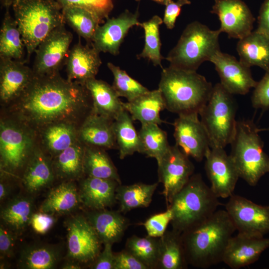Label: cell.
Masks as SVG:
<instances>
[{"mask_svg":"<svg viewBox=\"0 0 269 269\" xmlns=\"http://www.w3.org/2000/svg\"><path fill=\"white\" fill-rule=\"evenodd\" d=\"M38 132L57 123L80 127L93 113L92 100L85 85L62 78L59 73L35 76L20 98L2 108Z\"/></svg>","mask_w":269,"mask_h":269,"instance_id":"obj_1","label":"cell"},{"mask_svg":"<svg viewBox=\"0 0 269 269\" xmlns=\"http://www.w3.org/2000/svg\"><path fill=\"white\" fill-rule=\"evenodd\" d=\"M236 231L225 209H218L204 221L183 232L188 265L208 269L222 262L228 242Z\"/></svg>","mask_w":269,"mask_h":269,"instance_id":"obj_2","label":"cell"},{"mask_svg":"<svg viewBox=\"0 0 269 269\" xmlns=\"http://www.w3.org/2000/svg\"><path fill=\"white\" fill-rule=\"evenodd\" d=\"M213 86L196 71L169 65L162 70L158 89L165 108L178 115L198 113L206 104Z\"/></svg>","mask_w":269,"mask_h":269,"instance_id":"obj_3","label":"cell"},{"mask_svg":"<svg viewBox=\"0 0 269 269\" xmlns=\"http://www.w3.org/2000/svg\"><path fill=\"white\" fill-rule=\"evenodd\" d=\"M11 6L27 59L44 39L65 23L62 8L55 0H16Z\"/></svg>","mask_w":269,"mask_h":269,"instance_id":"obj_4","label":"cell"},{"mask_svg":"<svg viewBox=\"0 0 269 269\" xmlns=\"http://www.w3.org/2000/svg\"><path fill=\"white\" fill-rule=\"evenodd\" d=\"M0 119V175L20 178L38 144L37 132L14 117L1 112Z\"/></svg>","mask_w":269,"mask_h":269,"instance_id":"obj_5","label":"cell"},{"mask_svg":"<svg viewBox=\"0 0 269 269\" xmlns=\"http://www.w3.org/2000/svg\"><path fill=\"white\" fill-rule=\"evenodd\" d=\"M220 205L201 175L193 174L167 207L172 213V229L182 234L210 217Z\"/></svg>","mask_w":269,"mask_h":269,"instance_id":"obj_6","label":"cell"},{"mask_svg":"<svg viewBox=\"0 0 269 269\" xmlns=\"http://www.w3.org/2000/svg\"><path fill=\"white\" fill-rule=\"evenodd\" d=\"M260 131L252 120L237 121L230 143V155L239 177L252 186H256L262 177L269 172V156L264 151Z\"/></svg>","mask_w":269,"mask_h":269,"instance_id":"obj_7","label":"cell"},{"mask_svg":"<svg viewBox=\"0 0 269 269\" xmlns=\"http://www.w3.org/2000/svg\"><path fill=\"white\" fill-rule=\"evenodd\" d=\"M219 29L212 30L199 21L188 24L177 43L165 59L170 66L188 71H196L206 61L220 50Z\"/></svg>","mask_w":269,"mask_h":269,"instance_id":"obj_8","label":"cell"},{"mask_svg":"<svg viewBox=\"0 0 269 269\" xmlns=\"http://www.w3.org/2000/svg\"><path fill=\"white\" fill-rule=\"evenodd\" d=\"M236 104L233 95L217 83L206 104L200 110V120L208 135L210 147L225 148L235 134Z\"/></svg>","mask_w":269,"mask_h":269,"instance_id":"obj_9","label":"cell"},{"mask_svg":"<svg viewBox=\"0 0 269 269\" xmlns=\"http://www.w3.org/2000/svg\"><path fill=\"white\" fill-rule=\"evenodd\" d=\"M225 205V210L239 234L264 237L269 232V204L261 205L233 194Z\"/></svg>","mask_w":269,"mask_h":269,"instance_id":"obj_10","label":"cell"},{"mask_svg":"<svg viewBox=\"0 0 269 269\" xmlns=\"http://www.w3.org/2000/svg\"><path fill=\"white\" fill-rule=\"evenodd\" d=\"M67 257L81 264L91 265L101 252V242L85 216H71L66 222Z\"/></svg>","mask_w":269,"mask_h":269,"instance_id":"obj_11","label":"cell"},{"mask_svg":"<svg viewBox=\"0 0 269 269\" xmlns=\"http://www.w3.org/2000/svg\"><path fill=\"white\" fill-rule=\"evenodd\" d=\"M157 165L159 182L163 184L162 194L168 207L193 175L195 167L176 144L170 146Z\"/></svg>","mask_w":269,"mask_h":269,"instance_id":"obj_12","label":"cell"},{"mask_svg":"<svg viewBox=\"0 0 269 269\" xmlns=\"http://www.w3.org/2000/svg\"><path fill=\"white\" fill-rule=\"evenodd\" d=\"M73 39L72 33L62 25L52 31L37 47L33 67L34 75L59 73L65 64Z\"/></svg>","mask_w":269,"mask_h":269,"instance_id":"obj_13","label":"cell"},{"mask_svg":"<svg viewBox=\"0 0 269 269\" xmlns=\"http://www.w3.org/2000/svg\"><path fill=\"white\" fill-rule=\"evenodd\" d=\"M199 114L178 115L173 123L176 144L187 156L201 161L210 148V141Z\"/></svg>","mask_w":269,"mask_h":269,"instance_id":"obj_14","label":"cell"},{"mask_svg":"<svg viewBox=\"0 0 269 269\" xmlns=\"http://www.w3.org/2000/svg\"><path fill=\"white\" fill-rule=\"evenodd\" d=\"M205 169L210 188L217 197L229 198L234 194L239 177L230 154L224 148L211 147L205 156Z\"/></svg>","mask_w":269,"mask_h":269,"instance_id":"obj_15","label":"cell"},{"mask_svg":"<svg viewBox=\"0 0 269 269\" xmlns=\"http://www.w3.org/2000/svg\"><path fill=\"white\" fill-rule=\"evenodd\" d=\"M211 12L221 23L219 29L229 38L240 39L250 34L255 21L248 5L241 0H214Z\"/></svg>","mask_w":269,"mask_h":269,"instance_id":"obj_16","label":"cell"},{"mask_svg":"<svg viewBox=\"0 0 269 269\" xmlns=\"http://www.w3.org/2000/svg\"><path fill=\"white\" fill-rule=\"evenodd\" d=\"M34 77L24 61L0 58V102L6 108L23 94Z\"/></svg>","mask_w":269,"mask_h":269,"instance_id":"obj_17","label":"cell"},{"mask_svg":"<svg viewBox=\"0 0 269 269\" xmlns=\"http://www.w3.org/2000/svg\"><path fill=\"white\" fill-rule=\"evenodd\" d=\"M210 62L215 66L221 84L232 95H245L257 84L252 76L250 67L233 55L219 50Z\"/></svg>","mask_w":269,"mask_h":269,"instance_id":"obj_18","label":"cell"},{"mask_svg":"<svg viewBox=\"0 0 269 269\" xmlns=\"http://www.w3.org/2000/svg\"><path fill=\"white\" fill-rule=\"evenodd\" d=\"M138 12L125 10L117 17L108 18L99 25L91 45L99 52H108L113 55L119 54L120 47L129 29L134 25L140 26Z\"/></svg>","mask_w":269,"mask_h":269,"instance_id":"obj_19","label":"cell"},{"mask_svg":"<svg viewBox=\"0 0 269 269\" xmlns=\"http://www.w3.org/2000/svg\"><path fill=\"white\" fill-rule=\"evenodd\" d=\"M269 248V238L238 233L229 240L222 262L232 269H239L256 262Z\"/></svg>","mask_w":269,"mask_h":269,"instance_id":"obj_20","label":"cell"},{"mask_svg":"<svg viewBox=\"0 0 269 269\" xmlns=\"http://www.w3.org/2000/svg\"><path fill=\"white\" fill-rule=\"evenodd\" d=\"M100 53L92 45H83L79 40L69 50L65 61L67 79L85 85L95 78L102 64Z\"/></svg>","mask_w":269,"mask_h":269,"instance_id":"obj_21","label":"cell"},{"mask_svg":"<svg viewBox=\"0 0 269 269\" xmlns=\"http://www.w3.org/2000/svg\"><path fill=\"white\" fill-rule=\"evenodd\" d=\"M55 178L52 157L38 143L21 175L23 187L28 194H36L50 186Z\"/></svg>","mask_w":269,"mask_h":269,"instance_id":"obj_22","label":"cell"},{"mask_svg":"<svg viewBox=\"0 0 269 269\" xmlns=\"http://www.w3.org/2000/svg\"><path fill=\"white\" fill-rule=\"evenodd\" d=\"M116 180L85 176L80 179L79 193L81 204L90 210L106 209L117 201Z\"/></svg>","mask_w":269,"mask_h":269,"instance_id":"obj_23","label":"cell"},{"mask_svg":"<svg viewBox=\"0 0 269 269\" xmlns=\"http://www.w3.org/2000/svg\"><path fill=\"white\" fill-rule=\"evenodd\" d=\"M113 122L92 113L79 127L78 140L85 146L98 147L106 150L117 149Z\"/></svg>","mask_w":269,"mask_h":269,"instance_id":"obj_24","label":"cell"},{"mask_svg":"<svg viewBox=\"0 0 269 269\" xmlns=\"http://www.w3.org/2000/svg\"><path fill=\"white\" fill-rule=\"evenodd\" d=\"M120 211L106 209L91 210L85 216L103 244L119 242L130 225L129 220Z\"/></svg>","mask_w":269,"mask_h":269,"instance_id":"obj_25","label":"cell"},{"mask_svg":"<svg viewBox=\"0 0 269 269\" xmlns=\"http://www.w3.org/2000/svg\"><path fill=\"white\" fill-rule=\"evenodd\" d=\"M79 126L68 123H57L39 131L38 143L52 158L78 140Z\"/></svg>","mask_w":269,"mask_h":269,"instance_id":"obj_26","label":"cell"},{"mask_svg":"<svg viewBox=\"0 0 269 269\" xmlns=\"http://www.w3.org/2000/svg\"><path fill=\"white\" fill-rule=\"evenodd\" d=\"M85 85L91 96L93 113L114 121L124 109L123 102L112 86L106 82L94 78Z\"/></svg>","mask_w":269,"mask_h":269,"instance_id":"obj_27","label":"cell"},{"mask_svg":"<svg viewBox=\"0 0 269 269\" xmlns=\"http://www.w3.org/2000/svg\"><path fill=\"white\" fill-rule=\"evenodd\" d=\"M81 204L75 181H63L49 191L39 211L54 215L66 214L77 209Z\"/></svg>","mask_w":269,"mask_h":269,"instance_id":"obj_28","label":"cell"},{"mask_svg":"<svg viewBox=\"0 0 269 269\" xmlns=\"http://www.w3.org/2000/svg\"><path fill=\"white\" fill-rule=\"evenodd\" d=\"M237 51L240 61L250 67L269 70V37L256 30L239 39Z\"/></svg>","mask_w":269,"mask_h":269,"instance_id":"obj_29","label":"cell"},{"mask_svg":"<svg viewBox=\"0 0 269 269\" xmlns=\"http://www.w3.org/2000/svg\"><path fill=\"white\" fill-rule=\"evenodd\" d=\"M123 105L133 121L141 124L154 123L161 125L163 121L160 113L165 109L163 97L159 90L149 91L131 101L123 102Z\"/></svg>","mask_w":269,"mask_h":269,"instance_id":"obj_30","label":"cell"},{"mask_svg":"<svg viewBox=\"0 0 269 269\" xmlns=\"http://www.w3.org/2000/svg\"><path fill=\"white\" fill-rule=\"evenodd\" d=\"M84 145L78 140L52 157L56 178L63 181H75L84 177Z\"/></svg>","mask_w":269,"mask_h":269,"instance_id":"obj_31","label":"cell"},{"mask_svg":"<svg viewBox=\"0 0 269 269\" xmlns=\"http://www.w3.org/2000/svg\"><path fill=\"white\" fill-rule=\"evenodd\" d=\"M18 195L12 198L0 210L2 224L16 234L21 233L29 225L34 213L31 196Z\"/></svg>","mask_w":269,"mask_h":269,"instance_id":"obj_32","label":"cell"},{"mask_svg":"<svg viewBox=\"0 0 269 269\" xmlns=\"http://www.w3.org/2000/svg\"><path fill=\"white\" fill-rule=\"evenodd\" d=\"M62 258L61 248L56 245L35 244L21 251L18 266L24 269H54Z\"/></svg>","mask_w":269,"mask_h":269,"instance_id":"obj_33","label":"cell"},{"mask_svg":"<svg viewBox=\"0 0 269 269\" xmlns=\"http://www.w3.org/2000/svg\"><path fill=\"white\" fill-rule=\"evenodd\" d=\"M160 254L157 269H184L187 263L181 234L174 230L166 231L159 238Z\"/></svg>","mask_w":269,"mask_h":269,"instance_id":"obj_34","label":"cell"},{"mask_svg":"<svg viewBox=\"0 0 269 269\" xmlns=\"http://www.w3.org/2000/svg\"><path fill=\"white\" fill-rule=\"evenodd\" d=\"M158 185V182L151 184L143 183L129 185L119 184L116 190L119 211L125 213L134 209L148 207Z\"/></svg>","mask_w":269,"mask_h":269,"instance_id":"obj_35","label":"cell"},{"mask_svg":"<svg viewBox=\"0 0 269 269\" xmlns=\"http://www.w3.org/2000/svg\"><path fill=\"white\" fill-rule=\"evenodd\" d=\"M6 8L0 31V58L23 61L25 44L16 23Z\"/></svg>","mask_w":269,"mask_h":269,"instance_id":"obj_36","label":"cell"},{"mask_svg":"<svg viewBox=\"0 0 269 269\" xmlns=\"http://www.w3.org/2000/svg\"><path fill=\"white\" fill-rule=\"evenodd\" d=\"M130 113L124 109L113 122V129L120 159L139 152L138 133Z\"/></svg>","mask_w":269,"mask_h":269,"instance_id":"obj_37","label":"cell"},{"mask_svg":"<svg viewBox=\"0 0 269 269\" xmlns=\"http://www.w3.org/2000/svg\"><path fill=\"white\" fill-rule=\"evenodd\" d=\"M84 170L85 176L114 180L122 184L118 170L105 149L85 146Z\"/></svg>","mask_w":269,"mask_h":269,"instance_id":"obj_38","label":"cell"},{"mask_svg":"<svg viewBox=\"0 0 269 269\" xmlns=\"http://www.w3.org/2000/svg\"><path fill=\"white\" fill-rule=\"evenodd\" d=\"M138 133L139 152L158 162L170 147L166 132L154 123L141 124Z\"/></svg>","mask_w":269,"mask_h":269,"instance_id":"obj_39","label":"cell"},{"mask_svg":"<svg viewBox=\"0 0 269 269\" xmlns=\"http://www.w3.org/2000/svg\"><path fill=\"white\" fill-rule=\"evenodd\" d=\"M64 22L80 37L92 44L95 32L102 21L89 10L77 6L62 7Z\"/></svg>","mask_w":269,"mask_h":269,"instance_id":"obj_40","label":"cell"},{"mask_svg":"<svg viewBox=\"0 0 269 269\" xmlns=\"http://www.w3.org/2000/svg\"><path fill=\"white\" fill-rule=\"evenodd\" d=\"M125 249L145 265L148 269H157L160 254L159 238L133 235L128 238Z\"/></svg>","mask_w":269,"mask_h":269,"instance_id":"obj_41","label":"cell"},{"mask_svg":"<svg viewBox=\"0 0 269 269\" xmlns=\"http://www.w3.org/2000/svg\"><path fill=\"white\" fill-rule=\"evenodd\" d=\"M162 23L163 20L158 15H154L148 21L140 23L139 26L143 28L144 32V45L142 52L137 56L138 58L147 59L154 66L160 67L163 57L160 53L159 28Z\"/></svg>","mask_w":269,"mask_h":269,"instance_id":"obj_42","label":"cell"},{"mask_svg":"<svg viewBox=\"0 0 269 269\" xmlns=\"http://www.w3.org/2000/svg\"><path fill=\"white\" fill-rule=\"evenodd\" d=\"M107 66L114 77L112 87L119 97L131 101L149 91L119 66L111 62L108 63Z\"/></svg>","mask_w":269,"mask_h":269,"instance_id":"obj_43","label":"cell"},{"mask_svg":"<svg viewBox=\"0 0 269 269\" xmlns=\"http://www.w3.org/2000/svg\"><path fill=\"white\" fill-rule=\"evenodd\" d=\"M62 7L77 6L85 8L95 15L101 21L109 18L114 7L112 0H55Z\"/></svg>","mask_w":269,"mask_h":269,"instance_id":"obj_44","label":"cell"},{"mask_svg":"<svg viewBox=\"0 0 269 269\" xmlns=\"http://www.w3.org/2000/svg\"><path fill=\"white\" fill-rule=\"evenodd\" d=\"M172 218V213L169 208L165 211L152 215L142 225L147 235L155 238H160L166 231L167 227Z\"/></svg>","mask_w":269,"mask_h":269,"instance_id":"obj_45","label":"cell"},{"mask_svg":"<svg viewBox=\"0 0 269 269\" xmlns=\"http://www.w3.org/2000/svg\"><path fill=\"white\" fill-rule=\"evenodd\" d=\"M251 102L255 109L263 111L269 109V70L266 71L265 74L254 88Z\"/></svg>","mask_w":269,"mask_h":269,"instance_id":"obj_46","label":"cell"},{"mask_svg":"<svg viewBox=\"0 0 269 269\" xmlns=\"http://www.w3.org/2000/svg\"><path fill=\"white\" fill-rule=\"evenodd\" d=\"M16 235H17L3 224H0V253L1 258H10L13 256Z\"/></svg>","mask_w":269,"mask_h":269,"instance_id":"obj_47","label":"cell"},{"mask_svg":"<svg viewBox=\"0 0 269 269\" xmlns=\"http://www.w3.org/2000/svg\"><path fill=\"white\" fill-rule=\"evenodd\" d=\"M114 269H148L126 249L115 253Z\"/></svg>","mask_w":269,"mask_h":269,"instance_id":"obj_48","label":"cell"},{"mask_svg":"<svg viewBox=\"0 0 269 269\" xmlns=\"http://www.w3.org/2000/svg\"><path fill=\"white\" fill-rule=\"evenodd\" d=\"M55 220L54 215L39 211L33 214L30 225L35 233L43 235L52 227Z\"/></svg>","mask_w":269,"mask_h":269,"instance_id":"obj_49","label":"cell"},{"mask_svg":"<svg viewBox=\"0 0 269 269\" xmlns=\"http://www.w3.org/2000/svg\"><path fill=\"white\" fill-rule=\"evenodd\" d=\"M191 1L189 0H177L174 1L169 0L165 4V8L163 18V22L166 27L169 29H172L175 26L176 20L179 15L181 7L185 5L189 4Z\"/></svg>","mask_w":269,"mask_h":269,"instance_id":"obj_50","label":"cell"},{"mask_svg":"<svg viewBox=\"0 0 269 269\" xmlns=\"http://www.w3.org/2000/svg\"><path fill=\"white\" fill-rule=\"evenodd\" d=\"M112 244H104L103 251L91 265L93 269H114L115 253L112 251Z\"/></svg>","mask_w":269,"mask_h":269,"instance_id":"obj_51","label":"cell"},{"mask_svg":"<svg viewBox=\"0 0 269 269\" xmlns=\"http://www.w3.org/2000/svg\"><path fill=\"white\" fill-rule=\"evenodd\" d=\"M256 30L269 37V0H265L261 6Z\"/></svg>","mask_w":269,"mask_h":269,"instance_id":"obj_52","label":"cell"},{"mask_svg":"<svg viewBox=\"0 0 269 269\" xmlns=\"http://www.w3.org/2000/svg\"><path fill=\"white\" fill-rule=\"evenodd\" d=\"M11 179H13L4 175H0V201L1 203L7 199L11 192L12 186L10 183Z\"/></svg>","mask_w":269,"mask_h":269,"instance_id":"obj_53","label":"cell"},{"mask_svg":"<svg viewBox=\"0 0 269 269\" xmlns=\"http://www.w3.org/2000/svg\"><path fill=\"white\" fill-rule=\"evenodd\" d=\"M82 268L81 264L76 261L68 259L61 266L62 269H80Z\"/></svg>","mask_w":269,"mask_h":269,"instance_id":"obj_54","label":"cell"},{"mask_svg":"<svg viewBox=\"0 0 269 269\" xmlns=\"http://www.w3.org/2000/svg\"><path fill=\"white\" fill-rule=\"evenodd\" d=\"M16 0H0V2L2 6L6 8H9L12 6L13 3Z\"/></svg>","mask_w":269,"mask_h":269,"instance_id":"obj_55","label":"cell"},{"mask_svg":"<svg viewBox=\"0 0 269 269\" xmlns=\"http://www.w3.org/2000/svg\"><path fill=\"white\" fill-rule=\"evenodd\" d=\"M137 1H139L140 0H135ZM158 3L165 5V4L168 2L169 0H152Z\"/></svg>","mask_w":269,"mask_h":269,"instance_id":"obj_56","label":"cell"},{"mask_svg":"<svg viewBox=\"0 0 269 269\" xmlns=\"http://www.w3.org/2000/svg\"><path fill=\"white\" fill-rule=\"evenodd\" d=\"M260 131H267V132H269V127L267 128H265V129H260Z\"/></svg>","mask_w":269,"mask_h":269,"instance_id":"obj_57","label":"cell"}]
</instances>
